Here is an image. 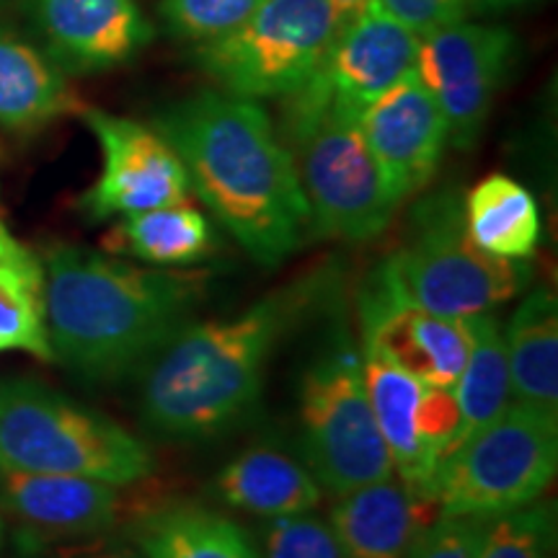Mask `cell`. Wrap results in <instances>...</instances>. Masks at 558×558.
Instances as JSON below:
<instances>
[{
  "instance_id": "6da1fadb",
  "label": "cell",
  "mask_w": 558,
  "mask_h": 558,
  "mask_svg": "<svg viewBox=\"0 0 558 558\" xmlns=\"http://www.w3.org/2000/svg\"><path fill=\"white\" fill-rule=\"evenodd\" d=\"M339 284V269L318 267L233 316L186 324L143 369L145 424L173 439L233 429L259 401L279 341L331 313Z\"/></svg>"
},
{
  "instance_id": "7a4b0ae2",
  "label": "cell",
  "mask_w": 558,
  "mask_h": 558,
  "mask_svg": "<svg viewBox=\"0 0 558 558\" xmlns=\"http://www.w3.org/2000/svg\"><path fill=\"white\" fill-rule=\"evenodd\" d=\"M190 173L192 192L264 267H279L311 235L288 145L254 99L202 90L153 120Z\"/></svg>"
},
{
  "instance_id": "3957f363",
  "label": "cell",
  "mask_w": 558,
  "mask_h": 558,
  "mask_svg": "<svg viewBox=\"0 0 558 558\" xmlns=\"http://www.w3.org/2000/svg\"><path fill=\"white\" fill-rule=\"evenodd\" d=\"M52 360L90 383L143 373L205 300V271H184L58 243L41 254Z\"/></svg>"
},
{
  "instance_id": "277c9868",
  "label": "cell",
  "mask_w": 558,
  "mask_h": 558,
  "mask_svg": "<svg viewBox=\"0 0 558 558\" xmlns=\"http://www.w3.org/2000/svg\"><path fill=\"white\" fill-rule=\"evenodd\" d=\"M279 137L295 163L313 235L365 243L393 222L403 199L369 150L357 111L318 73L284 96Z\"/></svg>"
},
{
  "instance_id": "5b68a950",
  "label": "cell",
  "mask_w": 558,
  "mask_h": 558,
  "mask_svg": "<svg viewBox=\"0 0 558 558\" xmlns=\"http://www.w3.org/2000/svg\"><path fill=\"white\" fill-rule=\"evenodd\" d=\"M148 445L99 411L34 380L0 383V471L132 486L153 473Z\"/></svg>"
},
{
  "instance_id": "8992f818",
  "label": "cell",
  "mask_w": 558,
  "mask_h": 558,
  "mask_svg": "<svg viewBox=\"0 0 558 558\" xmlns=\"http://www.w3.org/2000/svg\"><path fill=\"white\" fill-rule=\"evenodd\" d=\"M300 448L320 492L333 497L393 476L375 424L360 344L333 324L300 380Z\"/></svg>"
},
{
  "instance_id": "52a82bcc",
  "label": "cell",
  "mask_w": 558,
  "mask_h": 558,
  "mask_svg": "<svg viewBox=\"0 0 558 558\" xmlns=\"http://www.w3.org/2000/svg\"><path fill=\"white\" fill-rule=\"evenodd\" d=\"M556 469L558 414L514 401L442 458L427 497L439 514L494 520L538 501Z\"/></svg>"
},
{
  "instance_id": "ba28073f",
  "label": "cell",
  "mask_w": 558,
  "mask_h": 558,
  "mask_svg": "<svg viewBox=\"0 0 558 558\" xmlns=\"http://www.w3.org/2000/svg\"><path fill=\"white\" fill-rule=\"evenodd\" d=\"M388 259L418 305L450 318L494 313L518 298L533 277L527 262L497 259L471 241L463 199L456 192L418 202L399 251Z\"/></svg>"
},
{
  "instance_id": "9c48e42d",
  "label": "cell",
  "mask_w": 558,
  "mask_h": 558,
  "mask_svg": "<svg viewBox=\"0 0 558 558\" xmlns=\"http://www.w3.org/2000/svg\"><path fill=\"white\" fill-rule=\"evenodd\" d=\"M337 37L331 0H264L251 16L197 45L194 62L241 99H284L318 73Z\"/></svg>"
},
{
  "instance_id": "30bf717a",
  "label": "cell",
  "mask_w": 558,
  "mask_h": 558,
  "mask_svg": "<svg viewBox=\"0 0 558 558\" xmlns=\"http://www.w3.org/2000/svg\"><path fill=\"white\" fill-rule=\"evenodd\" d=\"M360 349L432 386L456 388L473 344V318L439 316L403 290L390 259L369 269L357 290Z\"/></svg>"
},
{
  "instance_id": "8fae6325",
  "label": "cell",
  "mask_w": 558,
  "mask_h": 558,
  "mask_svg": "<svg viewBox=\"0 0 558 558\" xmlns=\"http://www.w3.org/2000/svg\"><path fill=\"white\" fill-rule=\"evenodd\" d=\"M518 39L497 24L450 21L418 34L414 70L448 124V143L471 150L497 99Z\"/></svg>"
},
{
  "instance_id": "7c38bea8",
  "label": "cell",
  "mask_w": 558,
  "mask_h": 558,
  "mask_svg": "<svg viewBox=\"0 0 558 558\" xmlns=\"http://www.w3.org/2000/svg\"><path fill=\"white\" fill-rule=\"evenodd\" d=\"M83 122L101 148L99 179L81 197L90 222L190 202V173L156 128L101 109H83Z\"/></svg>"
},
{
  "instance_id": "4fadbf2b",
  "label": "cell",
  "mask_w": 558,
  "mask_h": 558,
  "mask_svg": "<svg viewBox=\"0 0 558 558\" xmlns=\"http://www.w3.org/2000/svg\"><path fill=\"white\" fill-rule=\"evenodd\" d=\"M362 369L393 473L427 497L437 465L460 442L456 393L452 388L418 380L373 352H362Z\"/></svg>"
},
{
  "instance_id": "5bb4252c",
  "label": "cell",
  "mask_w": 558,
  "mask_h": 558,
  "mask_svg": "<svg viewBox=\"0 0 558 558\" xmlns=\"http://www.w3.org/2000/svg\"><path fill=\"white\" fill-rule=\"evenodd\" d=\"M360 130L401 199L429 184L448 148V124L416 70L362 109Z\"/></svg>"
},
{
  "instance_id": "9a60e30c",
  "label": "cell",
  "mask_w": 558,
  "mask_h": 558,
  "mask_svg": "<svg viewBox=\"0 0 558 558\" xmlns=\"http://www.w3.org/2000/svg\"><path fill=\"white\" fill-rule=\"evenodd\" d=\"M50 58L70 73L124 65L153 41L137 0H32Z\"/></svg>"
},
{
  "instance_id": "2e32d148",
  "label": "cell",
  "mask_w": 558,
  "mask_h": 558,
  "mask_svg": "<svg viewBox=\"0 0 558 558\" xmlns=\"http://www.w3.org/2000/svg\"><path fill=\"white\" fill-rule=\"evenodd\" d=\"M418 34L369 3L341 26L318 75L344 107L362 114L390 86L414 70Z\"/></svg>"
},
{
  "instance_id": "e0dca14e",
  "label": "cell",
  "mask_w": 558,
  "mask_h": 558,
  "mask_svg": "<svg viewBox=\"0 0 558 558\" xmlns=\"http://www.w3.org/2000/svg\"><path fill=\"white\" fill-rule=\"evenodd\" d=\"M0 505L26 530L52 538L107 533L120 525L124 486L88 476L0 471Z\"/></svg>"
},
{
  "instance_id": "ac0fdd59",
  "label": "cell",
  "mask_w": 558,
  "mask_h": 558,
  "mask_svg": "<svg viewBox=\"0 0 558 558\" xmlns=\"http://www.w3.org/2000/svg\"><path fill=\"white\" fill-rule=\"evenodd\" d=\"M437 505L396 476L339 494L329 525L344 558H403L429 522Z\"/></svg>"
},
{
  "instance_id": "d6986e66",
  "label": "cell",
  "mask_w": 558,
  "mask_h": 558,
  "mask_svg": "<svg viewBox=\"0 0 558 558\" xmlns=\"http://www.w3.org/2000/svg\"><path fill=\"white\" fill-rule=\"evenodd\" d=\"M213 488L222 505L262 520L311 512L320 501V486L305 463L269 445H256L228 460Z\"/></svg>"
},
{
  "instance_id": "ffe728a7",
  "label": "cell",
  "mask_w": 558,
  "mask_h": 558,
  "mask_svg": "<svg viewBox=\"0 0 558 558\" xmlns=\"http://www.w3.org/2000/svg\"><path fill=\"white\" fill-rule=\"evenodd\" d=\"M81 109L65 70L50 54L0 26V128L34 132Z\"/></svg>"
},
{
  "instance_id": "44dd1931",
  "label": "cell",
  "mask_w": 558,
  "mask_h": 558,
  "mask_svg": "<svg viewBox=\"0 0 558 558\" xmlns=\"http://www.w3.org/2000/svg\"><path fill=\"white\" fill-rule=\"evenodd\" d=\"M128 535L145 558H262L246 530L194 501H166L137 514Z\"/></svg>"
},
{
  "instance_id": "7402d4cb",
  "label": "cell",
  "mask_w": 558,
  "mask_h": 558,
  "mask_svg": "<svg viewBox=\"0 0 558 558\" xmlns=\"http://www.w3.org/2000/svg\"><path fill=\"white\" fill-rule=\"evenodd\" d=\"M512 399L558 414V300L548 288L530 290L505 329Z\"/></svg>"
},
{
  "instance_id": "603a6c76",
  "label": "cell",
  "mask_w": 558,
  "mask_h": 558,
  "mask_svg": "<svg viewBox=\"0 0 558 558\" xmlns=\"http://www.w3.org/2000/svg\"><path fill=\"white\" fill-rule=\"evenodd\" d=\"M471 241L497 259L527 262L541 241V209L520 181L492 173L463 199Z\"/></svg>"
},
{
  "instance_id": "cb8c5ba5",
  "label": "cell",
  "mask_w": 558,
  "mask_h": 558,
  "mask_svg": "<svg viewBox=\"0 0 558 558\" xmlns=\"http://www.w3.org/2000/svg\"><path fill=\"white\" fill-rule=\"evenodd\" d=\"M107 246L148 267H192L215 251V233L205 213L190 202L128 215L109 233Z\"/></svg>"
},
{
  "instance_id": "d4e9b609",
  "label": "cell",
  "mask_w": 558,
  "mask_h": 558,
  "mask_svg": "<svg viewBox=\"0 0 558 558\" xmlns=\"http://www.w3.org/2000/svg\"><path fill=\"white\" fill-rule=\"evenodd\" d=\"M29 352L52 362L45 318L41 256L0 220V352Z\"/></svg>"
},
{
  "instance_id": "484cf974",
  "label": "cell",
  "mask_w": 558,
  "mask_h": 558,
  "mask_svg": "<svg viewBox=\"0 0 558 558\" xmlns=\"http://www.w3.org/2000/svg\"><path fill=\"white\" fill-rule=\"evenodd\" d=\"M452 393L460 411V442L494 422L512 403L505 331L494 313L473 316L471 354Z\"/></svg>"
},
{
  "instance_id": "4316f807",
  "label": "cell",
  "mask_w": 558,
  "mask_h": 558,
  "mask_svg": "<svg viewBox=\"0 0 558 558\" xmlns=\"http://www.w3.org/2000/svg\"><path fill=\"white\" fill-rule=\"evenodd\" d=\"M556 507L538 499L488 520L476 558H556Z\"/></svg>"
},
{
  "instance_id": "83f0119b",
  "label": "cell",
  "mask_w": 558,
  "mask_h": 558,
  "mask_svg": "<svg viewBox=\"0 0 558 558\" xmlns=\"http://www.w3.org/2000/svg\"><path fill=\"white\" fill-rule=\"evenodd\" d=\"M256 548L262 558H344L337 533L316 509L264 520Z\"/></svg>"
},
{
  "instance_id": "f1b7e54d",
  "label": "cell",
  "mask_w": 558,
  "mask_h": 558,
  "mask_svg": "<svg viewBox=\"0 0 558 558\" xmlns=\"http://www.w3.org/2000/svg\"><path fill=\"white\" fill-rule=\"evenodd\" d=\"M264 0H160L158 16L169 34L186 41H209L241 26Z\"/></svg>"
},
{
  "instance_id": "f546056e",
  "label": "cell",
  "mask_w": 558,
  "mask_h": 558,
  "mask_svg": "<svg viewBox=\"0 0 558 558\" xmlns=\"http://www.w3.org/2000/svg\"><path fill=\"white\" fill-rule=\"evenodd\" d=\"M19 558H145L130 535L114 530L73 538H52L34 530H21L16 538Z\"/></svg>"
},
{
  "instance_id": "4dcf8cb0",
  "label": "cell",
  "mask_w": 558,
  "mask_h": 558,
  "mask_svg": "<svg viewBox=\"0 0 558 558\" xmlns=\"http://www.w3.org/2000/svg\"><path fill=\"white\" fill-rule=\"evenodd\" d=\"M486 527L488 520L484 518L439 514L424 527L403 558H476Z\"/></svg>"
},
{
  "instance_id": "1f68e13d",
  "label": "cell",
  "mask_w": 558,
  "mask_h": 558,
  "mask_svg": "<svg viewBox=\"0 0 558 558\" xmlns=\"http://www.w3.org/2000/svg\"><path fill=\"white\" fill-rule=\"evenodd\" d=\"M409 29L424 34L450 21L469 19V0H373Z\"/></svg>"
},
{
  "instance_id": "d6a6232c",
  "label": "cell",
  "mask_w": 558,
  "mask_h": 558,
  "mask_svg": "<svg viewBox=\"0 0 558 558\" xmlns=\"http://www.w3.org/2000/svg\"><path fill=\"white\" fill-rule=\"evenodd\" d=\"M530 3L538 0H469V16L471 13H481V16H494V13H507L525 9Z\"/></svg>"
},
{
  "instance_id": "836d02e7",
  "label": "cell",
  "mask_w": 558,
  "mask_h": 558,
  "mask_svg": "<svg viewBox=\"0 0 558 558\" xmlns=\"http://www.w3.org/2000/svg\"><path fill=\"white\" fill-rule=\"evenodd\" d=\"M369 0H331L333 5V16H337V32L341 26H347L357 13L365 9Z\"/></svg>"
},
{
  "instance_id": "e575fe53",
  "label": "cell",
  "mask_w": 558,
  "mask_h": 558,
  "mask_svg": "<svg viewBox=\"0 0 558 558\" xmlns=\"http://www.w3.org/2000/svg\"><path fill=\"white\" fill-rule=\"evenodd\" d=\"M0 546H3V520H0Z\"/></svg>"
}]
</instances>
